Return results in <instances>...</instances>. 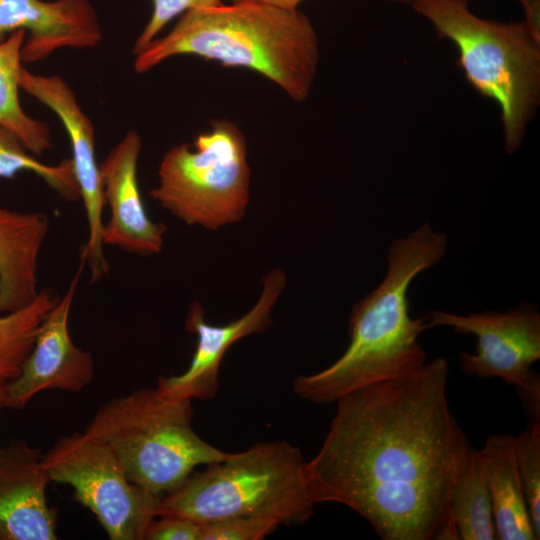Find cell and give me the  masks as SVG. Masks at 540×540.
<instances>
[{
    "label": "cell",
    "instance_id": "13",
    "mask_svg": "<svg viewBox=\"0 0 540 540\" xmlns=\"http://www.w3.org/2000/svg\"><path fill=\"white\" fill-rule=\"evenodd\" d=\"M142 140L131 129L99 164L105 204L110 218L102 241L129 254L149 257L163 248L167 226L147 214L137 179Z\"/></svg>",
    "mask_w": 540,
    "mask_h": 540
},
{
    "label": "cell",
    "instance_id": "25",
    "mask_svg": "<svg viewBox=\"0 0 540 540\" xmlns=\"http://www.w3.org/2000/svg\"><path fill=\"white\" fill-rule=\"evenodd\" d=\"M159 517L148 526L144 540H200L201 524L182 517Z\"/></svg>",
    "mask_w": 540,
    "mask_h": 540
},
{
    "label": "cell",
    "instance_id": "23",
    "mask_svg": "<svg viewBox=\"0 0 540 540\" xmlns=\"http://www.w3.org/2000/svg\"><path fill=\"white\" fill-rule=\"evenodd\" d=\"M279 526L277 521L265 518H228L201 524L200 540H260Z\"/></svg>",
    "mask_w": 540,
    "mask_h": 540
},
{
    "label": "cell",
    "instance_id": "27",
    "mask_svg": "<svg viewBox=\"0 0 540 540\" xmlns=\"http://www.w3.org/2000/svg\"><path fill=\"white\" fill-rule=\"evenodd\" d=\"M9 380L0 377V409L5 407ZM0 446V450H1Z\"/></svg>",
    "mask_w": 540,
    "mask_h": 540
},
{
    "label": "cell",
    "instance_id": "12",
    "mask_svg": "<svg viewBox=\"0 0 540 540\" xmlns=\"http://www.w3.org/2000/svg\"><path fill=\"white\" fill-rule=\"evenodd\" d=\"M85 261L80 259L70 283L45 315L20 374L8 382L5 408L23 409L42 391L78 393L95 376L93 355L76 346L69 317Z\"/></svg>",
    "mask_w": 540,
    "mask_h": 540
},
{
    "label": "cell",
    "instance_id": "4",
    "mask_svg": "<svg viewBox=\"0 0 540 540\" xmlns=\"http://www.w3.org/2000/svg\"><path fill=\"white\" fill-rule=\"evenodd\" d=\"M306 463L301 450L287 441L257 442L202 471H192L161 497L157 514L199 524L235 517L303 524L315 506Z\"/></svg>",
    "mask_w": 540,
    "mask_h": 540
},
{
    "label": "cell",
    "instance_id": "5",
    "mask_svg": "<svg viewBox=\"0 0 540 540\" xmlns=\"http://www.w3.org/2000/svg\"><path fill=\"white\" fill-rule=\"evenodd\" d=\"M459 51L468 82L501 110L504 147L516 152L540 101V37L523 23L480 18L458 0H410Z\"/></svg>",
    "mask_w": 540,
    "mask_h": 540
},
{
    "label": "cell",
    "instance_id": "9",
    "mask_svg": "<svg viewBox=\"0 0 540 540\" xmlns=\"http://www.w3.org/2000/svg\"><path fill=\"white\" fill-rule=\"evenodd\" d=\"M428 327L447 326L455 332L474 335L475 352H461V369L480 378H500L519 390L539 386L531 370L540 359V314L534 306L518 305L506 312L484 311L458 315L430 311Z\"/></svg>",
    "mask_w": 540,
    "mask_h": 540
},
{
    "label": "cell",
    "instance_id": "21",
    "mask_svg": "<svg viewBox=\"0 0 540 540\" xmlns=\"http://www.w3.org/2000/svg\"><path fill=\"white\" fill-rule=\"evenodd\" d=\"M22 171L33 172L68 201L80 199L71 158L55 165L45 164L32 156L18 138L0 124V177L13 178Z\"/></svg>",
    "mask_w": 540,
    "mask_h": 540
},
{
    "label": "cell",
    "instance_id": "20",
    "mask_svg": "<svg viewBox=\"0 0 540 540\" xmlns=\"http://www.w3.org/2000/svg\"><path fill=\"white\" fill-rule=\"evenodd\" d=\"M57 298L40 290L28 305L0 316V377L15 379L29 355L40 325Z\"/></svg>",
    "mask_w": 540,
    "mask_h": 540
},
{
    "label": "cell",
    "instance_id": "16",
    "mask_svg": "<svg viewBox=\"0 0 540 540\" xmlns=\"http://www.w3.org/2000/svg\"><path fill=\"white\" fill-rule=\"evenodd\" d=\"M48 229L45 213L0 205V313L16 311L38 295L39 257Z\"/></svg>",
    "mask_w": 540,
    "mask_h": 540
},
{
    "label": "cell",
    "instance_id": "10",
    "mask_svg": "<svg viewBox=\"0 0 540 540\" xmlns=\"http://www.w3.org/2000/svg\"><path fill=\"white\" fill-rule=\"evenodd\" d=\"M20 89L49 108L62 123L72 150V165L83 201L88 237L81 258L88 265L91 281L104 278L109 263L104 255L103 209L105 200L96 159L95 129L68 83L57 75L34 74L24 67L19 76Z\"/></svg>",
    "mask_w": 540,
    "mask_h": 540
},
{
    "label": "cell",
    "instance_id": "7",
    "mask_svg": "<svg viewBox=\"0 0 540 540\" xmlns=\"http://www.w3.org/2000/svg\"><path fill=\"white\" fill-rule=\"evenodd\" d=\"M250 176L243 133L229 120H215L194 149L183 143L165 153L149 195L185 224L217 231L244 218Z\"/></svg>",
    "mask_w": 540,
    "mask_h": 540
},
{
    "label": "cell",
    "instance_id": "26",
    "mask_svg": "<svg viewBox=\"0 0 540 540\" xmlns=\"http://www.w3.org/2000/svg\"><path fill=\"white\" fill-rule=\"evenodd\" d=\"M234 3L237 2H253V3H260L265 5H271L279 8L284 9H297L298 5L303 0H232Z\"/></svg>",
    "mask_w": 540,
    "mask_h": 540
},
{
    "label": "cell",
    "instance_id": "14",
    "mask_svg": "<svg viewBox=\"0 0 540 540\" xmlns=\"http://www.w3.org/2000/svg\"><path fill=\"white\" fill-rule=\"evenodd\" d=\"M24 30L22 62L47 59L62 48L91 49L103 40L89 0H0V42Z\"/></svg>",
    "mask_w": 540,
    "mask_h": 540
},
{
    "label": "cell",
    "instance_id": "8",
    "mask_svg": "<svg viewBox=\"0 0 540 540\" xmlns=\"http://www.w3.org/2000/svg\"><path fill=\"white\" fill-rule=\"evenodd\" d=\"M50 481L73 488L111 540H144L161 497L131 482L106 443L84 432L60 437L42 456Z\"/></svg>",
    "mask_w": 540,
    "mask_h": 540
},
{
    "label": "cell",
    "instance_id": "17",
    "mask_svg": "<svg viewBox=\"0 0 540 540\" xmlns=\"http://www.w3.org/2000/svg\"><path fill=\"white\" fill-rule=\"evenodd\" d=\"M491 500L497 539H538L520 480L511 435H491L478 450Z\"/></svg>",
    "mask_w": 540,
    "mask_h": 540
},
{
    "label": "cell",
    "instance_id": "11",
    "mask_svg": "<svg viewBox=\"0 0 540 540\" xmlns=\"http://www.w3.org/2000/svg\"><path fill=\"white\" fill-rule=\"evenodd\" d=\"M286 282L282 269L268 271L262 279V290L255 305L225 325L208 323L202 304L199 301L190 303L185 328L197 337L190 365L182 374L159 377L157 387L176 398L213 399L219 390V368L226 352L238 340L270 328L272 310Z\"/></svg>",
    "mask_w": 540,
    "mask_h": 540
},
{
    "label": "cell",
    "instance_id": "3",
    "mask_svg": "<svg viewBox=\"0 0 540 540\" xmlns=\"http://www.w3.org/2000/svg\"><path fill=\"white\" fill-rule=\"evenodd\" d=\"M177 55L256 71L303 102L316 77L319 41L309 18L297 9L233 2L183 13L168 34L135 55L133 67L145 73Z\"/></svg>",
    "mask_w": 540,
    "mask_h": 540
},
{
    "label": "cell",
    "instance_id": "6",
    "mask_svg": "<svg viewBox=\"0 0 540 540\" xmlns=\"http://www.w3.org/2000/svg\"><path fill=\"white\" fill-rule=\"evenodd\" d=\"M192 419L191 399L167 395L156 386L106 401L84 434L113 449L131 482L162 497L197 466L232 455L198 436Z\"/></svg>",
    "mask_w": 540,
    "mask_h": 540
},
{
    "label": "cell",
    "instance_id": "28",
    "mask_svg": "<svg viewBox=\"0 0 540 540\" xmlns=\"http://www.w3.org/2000/svg\"><path fill=\"white\" fill-rule=\"evenodd\" d=\"M391 2H398V3H407L410 1V0H389ZM458 1H462V2H467V0H458Z\"/></svg>",
    "mask_w": 540,
    "mask_h": 540
},
{
    "label": "cell",
    "instance_id": "19",
    "mask_svg": "<svg viewBox=\"0 0 540 540\" xmlns=\"http://www.w3.org/2000/svg\"><path fill=\"white\" fill-rule=\"evenodd\" d=\"M449 512L459 539H497L482 463L478 450L474 448L453 486Z\"/></svg>",
    "mask_w": 540,
    "mask_h": 540
},
{
    "label": "cell",
    "instance_id": "22",
    "mask_svg": "<svg viewBox=\"0 0 540 540\" xmlns=\"http://www.w3.org/2000/svg\"><path fill=\"white\" fill-rule=\"evenodd\" d=\"M517 468L531 522L540 538V421L530 418L527 428L514 437Z\"/></svg>",
    "mask_w": 540,
    "mask_h": 540
},
{
    "label": "cell",
    "instance_id": "18",
    "mask_svg": "<svg viewBox=\"0 0 540 540\" xmlns=\"http://www.w3.org/2000/svg\"><path fill=\"white\" fill-rule=\"evenodd\" d=\"M24 30L11 33L0 42V124L13 133L32 155L40 156L52 148L49 126L29 116L19 98V76Z\"/></svg>",
    "mask_w": 540,
    "mask_h": 540
},
{
    "label": "cell",
    "instance_id": "2",
    "mask_svg": "<svg viewBox=\"0 0 540 540\" xmlns=\"http://www.w3.org/2000/svg\"><path fill=\"white\" fill-rule=\"evenodd\" d=\"M446 249L445 234L428 223L395 239L388 250L385 277L351 310L348 347L325 369L296 377L294 392L311 403H333L352 391L403 377L425 365L427 355L418 339L429 327L425 318L410 316L408 290Z\"/></svg>",
    "mask_w": 540,
    "mask_h": 540
},
{
    "label": "cell",
    "instance_id": "1",
    "mask_svg": "<svg viewBox=\"0 0 540 540\" xmlns=\"http://www.w3.org/2000/svg\"><path fill=\"white\" fill-rule=\"evenodd\" d=\"M444 358L341 398L307 479L383 540L459 539L449 499L471 445L450 410Z\"/></svg>",
    "mask_w": 540,
    "mask_h": 540
},
{
    "label": "cell",
    "instance_id": "15",
    "mask_svg": "<svg viewBox=\"0 0 540 540\" xmlns=\"http://www.w3.org/2000/svg\"><path fill=\"white\" fill-rule=\"evenodd\" d=\"M38 448L12 440L0 450V540H55L56 511Z\"/></svg>",
    "mask_w": 540,
    "mask_h": 540
},
{
    "label": "cell",
    "instance_id": "24",
    "mask_svg": "<svg viewBox=\"0 0 540 540\" xmlns=\"http://www.w3.org/2000/svg\"><path fill=\"white\" fill-rule=\"evenodd\" d=\"M220 4H222L221 0H153L151 17L134 43L133 54L137 55L143 51L179 14Z\"/></svg>",
    "mask_w": 540,
    "mask_h": 540
}]
</instances>
